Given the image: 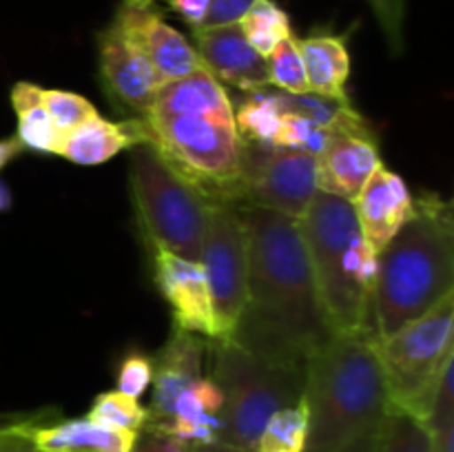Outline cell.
<instances>
[{
	"label": "cell",
	"instance_id": "cell-1",
	"mask_svg": "<svg viewBox=\"0 0 454 452\" xmlns=\"http://www.w3.org/2000/svg\"><path fill=\"white\" fill-rule=\"evenodd\" d=\"M248 235L242 315L229 341L275 363L306 366L333 335L306 257L300 224L282 213L239 207Z\"/></svg>",
	"mask_w": 454,
	"mask_h": 452
},
{
	"label": "cell",
	"instance_id": "cell-2",
	"mask_svg": "<svg viewBox=\"0 0 454 452\" xmlns=\"http://www.w3.org/2000/svg\"><path fill=\"white\" fill-rule=\"evenodd\" d=\"M145 120L149 144L208 202L239 207L242 137L235 105L207 69L162 84Z\"/></svg>",
	"mask_w": 454,
	"mask_h": 452
},
{
	"label": "cell",
	"instance_id": "cell-3",
	"mask_svg": "<svg viewBox=\"0 0 454 452\" xmlns=\"http://www.w3.org/2000/svg\"><path fill=\"white\" fill-rule=\"evenodd\" d=\"M415 211L377 253L371 323L388 337L454 295V213L433 191L412 195Z\"/></svg>",
	"mask_w": 454,
	"mask_h": 452
},
{
	"label": "cell",
	"instance_id": "cell-4",
	"mask_svg": "<svg viewBox=\"0 0 454 452\" xmlns=\"http://www.w3.org/2000/svg\"><path fill=\"white\" fill-rule=\"evenodd\" d=\"M301 399L309 410L306 452H340L375 433L390 408L375 331L333 332L306 362Z\"/></svg>",
	"mask_w": 454,
	"mask_h": 452
},
{
	"label": "cell",
	"instance_id": "cell-5",
	"mask_svg": "<svg viewBox=\"0 0 454 452\" xmlns=\"http://www.w3.org/2000/svg\"><path fill=\"white\" fill-rule=\"evenodd\" d=\"M297 224L331 331L372 328L377 253L359 229L353 202L317 191Z\"/></svg>",
	"mask_w": 454,
	"mask_h": 452
},
{
	"label": "cell",
	"instance_id": "cell-6",
	"mask_svg": "<svg viewBox=\"0 0 454 452\" xmlns=\"http://www.w3.org/2000/svg\"><path fill=\"white\" fill-rule=\"evenodd\" d=\"M208 348L213 350L211 377L224 399L217 441L255 452L266 421L304 397L306 366L269 362L233 341H208Z\"/></svg>",
	"mask_w": 454,
	"mask_h": 452
},
{
	"label": "cell",
	"instance_id": "cell-7",
	"mask_svg": "<svg viewBox=\"0 0 454 452\" xmlns=\"http://www.w3.org/2000/svg\"><path fill=\"white\" fill-rule=\"evenodd\" d=\"M129 186L142 242L200 261L211 202L151 144L131 149Z\"/></svg>",
	"mask_w": 454,
	"mask_h": 452
},
{
	"label": "cell",
	"instance_id": "cell-8",
	"mask_svg": "<svg viewBox=\"0 0 454 452\" xmlns=\"http://www.w3.org/2000/svg\"><path fill=\"white\" fill-rule=\"evenodd\" d=\"M388 403L424 424L439 377L454 362V295L388 337L375 335Z\"/></svg>",
	"mask_w": 454,
	"mask_h": 452
},
{
	"label": "cell",
	"instance_id": "cell-9",
	"mask_svg": "<svg viewBox=\"0 0 454 452\" xmlns=\"http://www.w3.org/2000/svg\"><path fill=\"white\" fill-rule=\"evenodd\" d=\"M200 264L211 288L215 341H229L242 315L248 279V235L239 207L211 202Z\"/></svg>",
	"mask_w": 454,
	"mask_h": 452
},
{
	"label": "cell",
	"instance_id": "cell-10",
	"mask_svg": "<svg viewBox=\"0 0 454 452\" xmlns=\"http://www.w3.org/2000/svg\"><path fill=\"white\" fill-rule=\"evenodd\" d=\"M317 193L315 155L242 140L239 207H257L300 220Z\"/></svg>",
	"mask_w": 454,
	"mask_h": 452
},
{
	"label": "cell",
	"instance_id": "cell-11",
	"mask_svg": "<svg viewBox=\"0 0 454 452\" xmlns=\"http://www.w3.org/2000/svg\"><path fill=\"white\" fill-rule=\"evenodd\" d=\"M381 162L380 137L357 109H350L328 129L315 155L317 191L353 202Z\"/></svg>",
	"mask_w": 454,
	"mask_h": 452
},
{
	"label": "cell",
	"instance_id": "cell-12",
	"mask_svg": "<svg viewBox=\"0 0 454 452\" xmlns=\"http://www.w3.org/2000/svg\"><path fill=\"white\" fill-rule=\"evenodd\" d=\"M114 22L153 66L162 84L204 69L193 43L168 25L158 3L122 0Z\"/></svg>",
	"mask_w": 454,
	"mask_h": 452
},
{
	"label": "cell",
	"instance_id": "cell-13",
	"mask_svg": "<svg viewBox=\"0 0 454 452\" xmlns=\"http://www.w3.org/2000/svg\"><path fill=\"white\" fill-rule=\"evenodd\" d=\"M153 264L155 286L167 300L173 315V326L215 341V315H213L211 288L200 261L176 255L160 244H146Z\"/></svg>",
	"mask_w": 454,
	"mask_h": 452
},
{
	"label": "cell",
	"instance_id": "cell-14",
	"mask_svg": "<svg viewBox=\"0 0 454 452\" xmlns=\"http://www.w3.org/2000/svg\"><path fill=\"white\" fill-rule=\"evenodd\" d=\"M98 60L111 100L131 111L133 118H146L162 80L115 22L98 34Z\"/></svg>",
	"mask_w": 454,
	"mask_h": 452
},
{
	"label": "cell",
	"instance_id": "cell-15",
	"mask_svg": "<svg viewBox=\"0 0 454 452\" xmlns=\"http://www.w3.org/2000/svg\"><path fill=\"white\" fill-rule=\"evenodd\" d=\"M193 47L204 69L224 87H235L244 93L264 91L270 87L266 60L248 44L238 25L195 29Z\"/></svg>",
	"mask_w": 454,
	"mask_h": 452
},
{
	"label": "cell",
	"instance_id": "cell-16",
	"mask_svg": "<svg viewBox=\"0 0 454 452\" xmlns=\"http://www.w3.org/2000/svg\"><path fill=\"white\" fill-rule=\"evenodd\" d=\"M353 208L364 238L380 253L411 220L415 202L406 180L381 162L353 199Z\"/></svg>",
	"mask_w": 454,
	"mask_h": 452
},
{
	"label": "cell",
	"instance_id": "cell-17",
	"mask_svg": "<svg viewBox=\"0 0 454 452\" xmlns=\"http://www.w3.org/2000/svg\"><path fill=\"white\" fill-rule=\"evenodd\" d=\"M208 339L195 332L173 326L171 335L158 353H153V397L149 403V421L155 424L173 415L177 397L189 384L202 377L204 357H207Z\"/></svg>",
	"mask_w": 454,
	"mask_h": 452
},
{
	"label": "cell",
	"instance_id": "cell-18",
	"mask_svg": "<svg viewBox=\"0 0 454 452\" xmlns=\"http://www.w3.org/2000/svg\"><path fill=\"white\" fill-rule=\"evenodd\" d=\"M140 144H149V129L145 120L131 118L115 122L98 113L67 133L60 158L82 167H96Z\"/></svg>",
	"mask_w": 454,
	"mask_h": 452
},
{
	"label": "cell",
	"instance_id": "cell-19",
	"mask_svg": "<svg viewBox=\"0 0 454 452\" xmlns=\"http://www.w3.org/2000/svg\"><path fill=\"white\" fill-rule=\"evenodd\" d=\"M222 406L224 399L220 386L211 375H202L182 390L171 417L146 424V428L160 430L186 443L217 441L222 430Z\"/></svg>",
	"mask_w": 454,
	"mask_h": 452
},
{
	"label": "cell",
	"instance_id": "cell-20",
	"mask_svg": "<svg viewBox=\"0 0 454 452\" xmlns=\"http://www.w3.org/2000/svg\"><path fill=\"white\" fill-rule=\"evenodd\" d=\"M297 47L304 60L309 93L348 105L350 96L346 84L353 71L348 34L317 29L306 38H297Z\"/></svg>",
	"mask_w": 454,
	"mask_h": 452
},
{
	"label": "cell",
	"instance_id": "cell-21",
	"mask_svg": "<svg viewBox=\"0 0 454 452\" xmlns=\"http://www.w3.org/2000/svg\"><path fill=\"white\" fill-rule=\"evenodd\" d=\"M137 433L109 428L89 417L60 419L31 430L29 439L40 452H131Z\"/></svg>",
	"mask_w": 454,
	"mask_h": 452
},
{
	"label": "cell",
	"instance_id": "cell-22",
	"mask_svg": "<svg viewBox=\"0 0 454 452\" xmlns=\"http://www.w3.org/2000/svg\"><path fill=\"white\" fill-rule=\"evenodd\" d=\"M13 111L18 118V140L34 153L60 155L65 133L53 124L51 115L43 105V87L20 80L9 91Z\"/></svg>",
	"mask_w": 454,
	"mask_h": 452
},
{
	"label": "cell",
	"instance_id": "cell-23",
	"mask_svg": "<svg viewBox=\"0 0 454 452\" xmlns=\"http://www.w3.org/2000/svg\"><path fill=\"white\" fill-rule=\"evenodd\" d=\"M244 38L262 58L269 56L282 40L291 38V16L275 0H255L238 20Z\"/></svg>",
	"mask_w": 454,
	"mask_h": 452
},
{
	"label": "cell",
	"instance_id": "cell-24",
	"mask_svg": "<svg viewBox=\"0 0 454 452\" xmlns=\"http://www.w3.org/2000/svg\"><path fill=\"white\" fill-rule=\"evenodd\" d=\"M235 124L244 142L273 146L282 124V106L275 93H247L242 105L235 109Z\"/></svg>",
	"mask_w": 454,
	"mask_h": 452
},
{
	"label": "cell",
	"instance_id": "cell-25",
	"mask_svg": "<svg viewBox=\"0 0 454 452\" xmlns=\"http://www.w3.org/2000/svg\"><path fill=\"white\" fill-rule=\"evenodd\" d=\"M309 410L304 399L275 412L257 437L255 452H306Z\"/></svg>",
	"mask_w": 454,
	"mask_h": 452
},
{
	"label": "cell",
	"instance_id": "cell-26",
	"mask_svg": "<svg viewBox=\"0 0 454 452\" xmlns=\"http://www.w3.org/2000/svg\"><path fill=\"white\" fill-rule=\"evenodd\" d=\"M372 452H433V439L419 419L388 408L375 430Z\"/></svg>",
	"mask_w": 454,
	"mask_h": 452
},
{
	"label": "cell",
	"instance_id": "cell-27",
	"mask_svg": "<svg viewBox=\"0 0 454 452\" xmlns=\"http://www.w3.org/2000/svg\"><path fill=\"white\" fill-rule=\"evenodd\" d=\"M87 417L109 428L140 433L149 421V410L136 397H129L120 390H106L96 394Z\"/></svg>",
	"mask_w": 454,
	"mask_h": 452
},
{
	"label": "cell",
	"instance_id": "cell-28",
	"mask_svg": "<svg viewBox=\"0 0 454 452\" xmlns=\"http://www.w3.org/2000/svg\"><path fill=\"white\" fill-rule=\"evenodd\" d=\"M264 60L270 87H278L284 93H309L304 60L295 35L282 40Z\"/></svg>",
	"mask_w": 454,
	"mask_h": 452
},
{
	"label": "cell",
	"instance_id": "cell-29",
	"mask_svg": "<svg viewBox=\"0 0 454 452\" xmlns=\"http://www.w3.org/2000/svg\"><path fill=\"white\" fill-rule=\"evenodd\" d=\"M43 105L47 113L51 115L53 124L60 129L62 133L74 131L89 118L98 115V109L89 97L80 96L74 91H62V89H44L43 87Z\"/></svg>",
	"mask_w": 454,
	"mask_h": 452
},
{
	"label": "cell",
	"instance_id": "cell-30",
	"mask_svg": "<svg viewBox=\"0 0 454 452\" xmlns=\"http://www.w3.org/2000/svg\"><path fill=\"white\" fill-rule=\"evenodd\" d=\"M153 379V357L142 350H129L118 363L115 372V390L140 399L149 390Z\"/></svg>",
	"mask_w": 454,
	"mask_h": 452
},
{
	"label": "cell",
	"instance_id": "cell-31",
	"mask_svg": "<svg viewBox=\"0 0 454 452\" xmlns=\"http://www.w3.org/2000/svg\"><path fill=\"white\" fill-rule=\"evenodd\" d=\"M375 13L386 44L395 56H402L406 49V9L408 0H368Z\"/></svg>",
	"mask_w": 454,
	"mask_h": 452
},
{
	"label": "cell",
	"instance_id": "cell-32",
	"mask_svg": "<svg viewBox=\"0 0 454 452\" xmlns=\"http://www.w3.org/2000/svg\"><path fill=\"white\" fill-rule=\"evenodd\" d=\"M58 417L56 408H38V410L0 412V437L12 433H27L38 425L53 421Z\"/></svg>",
	"mask_w": 454,
	"mask_h": 452
},
{
	"label": "cell",
	"instance_id": "cell-33",
	"mask_svg": "<svg viewBox=\"0 0 454 452\" xmlns=\"http://www.w3.org/2000/svg\"><path fill=\"white\" fill-rule=\"evenodd\" d=\"M189 450H191V443L171 437V434L160 433V430L146 428V425L137 433L136 443H133L131 448V452H189Z\"/></svg>",
	"mask_w": 454,
	"mask_h": 452
},
{
	"label": "cell",
	"instance_id": "cell-34",
	"mask_svg": "<svg viewBox=\"0 0 454 452\" xmlns=\"http://www.w3.org/2000/svg\"><path fill=\"white\" fill-rule=\"evenodd\" d=\"M253 3H255V0H211V9H208L204 27L238 25L239 18L247 13V9L251 7Z\"/></svg>",
	"mask_w": 454,
	"mask_h": 452
},
{
	"label": "cell",
	"instance_id": "cell-35",
	"mask_svg": "<svg viewBox=\"0 0 454 452\" xmlns=\"http://www.w3.org/2000/svg\"><path fill=\"white\" fill-rule=\"evenodd\" d=\"M151 3H162L164 7L171 9L191 27V31L202 29L211 9V0H151Z\"/></svg>",
	"mask_w": 454,
	"mask_h": 452
},
{
	"label": "cell",
	"instance_id": "cell-36",
	"mask_svg": "<svg viewBox=\"0 0 454 452\" xmlns=\"http://www.w3.org/2000/svg\"><path fill=\"white\" fill-rule=\"evenodd\" d=\"M31 430L27 433H12L0 437V452H40L29 439Z\"/></svg>",
	"mask_w": 454,
	"mask_h": 452
},
{
	"label": "cell",
	"instance_id": "cell-37",
	"mask_svg": "<svg viewBox=\"0 0 454 452\" xmlns=\"http://www.w3.org/2000/svg\"><path fill=\"white\" fill-rule=\"evenodd\" d=\"M25 151L27 149L22 146V142L18 140V136L0 137V171H3L9 162H13L16 158H20Z\"/></svg>",
	"mask_w": 454,
	"mask_h": 452
},
{
	"label": "cell",
	"instance_id": "cell-38",
	"mask_svg": "<svg viewBox=\"0 0 454 452\" xmlns=\"http://www.w3.org/2000/svg\"><path fill=\"white\" fill-rule=\"evenodd\" d=\"M189 452H242L238 448L229 446V443L222 441H211V443H191Z\"/></svg>",
	"mask_w": 454,
	"mask_h": 452
},
{
	"label": "cell",
	"instance_id": "cell-39",
	"mask_svg": "<svg viewBox=\"0 0 454 452\" xmlns=\"http://www.w3.org/2000/svg\"><path fill=\"white\" fill-rule=\"evenodd\" d=\"M372 439H375V433L364 434V437L355 439V441H350L348 446L341 448L340 452H372Z\"/></svg>",
	"mask_w": 454,
	"mask_h": 452
},
{
	"label": "cell",
	"instance_id": "cell-40",
	"mask_svg": "<svg viewBox=\"0 0 454 452\" xmlns=\"http://www.w3.org/2000/svg\"><path fill=\"white\" fill-rule=\"evenodd\" d=\"M12 202H13L12 191L7 189V184H3V182H0V213L9 211V208H12Z\"/></svg>",
	"mask_w": 454,
	"mask_h": 452
}]
</instances>
